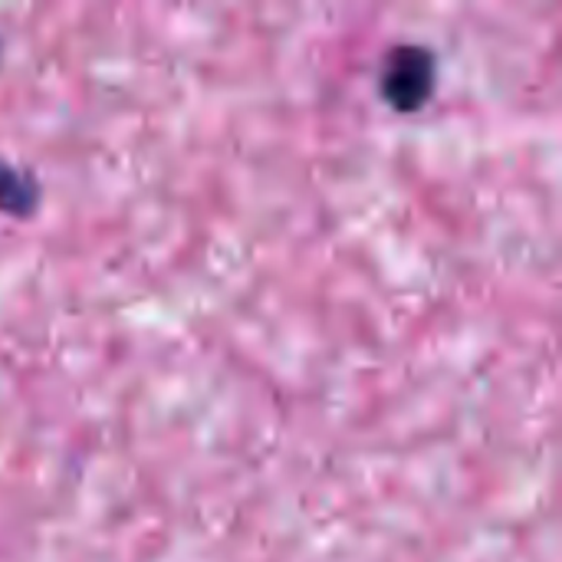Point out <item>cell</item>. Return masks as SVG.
Returning a JSON list of instances; mask_svg holds the SVG:
<instances>
[{
    "label": "cell",
    "instance_id": "2",
    "mask_svg": "<svg viewBox=\"0 0 562 562\" xmlns=\"http://www.w3.org/2000/svg\"><path fill=\"white\" fill-rule=\"evenodd\" d=\"M36 198V188L30 178L16 175L13 168H0V211L23 214Z\"/></svg>",
    "mask_w": 562,
    "mask_h": 562
},
{
    "label": "cell",
    "instance_id": "1",
    "mask_svg": "<svg viewBox=\"0 0 562 562\" xmlns=\"http://www.w3.org/2000/svg\"><path fill=\"white\" fill-rule=\"evenodd\" d=\"M435 92V56L425 46H395L382 69V95L395 112H418Z\"/></svg>",
    "mask_w": 562,
    "mask_h": 562
}]
</instances>
